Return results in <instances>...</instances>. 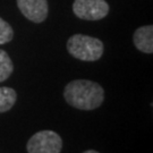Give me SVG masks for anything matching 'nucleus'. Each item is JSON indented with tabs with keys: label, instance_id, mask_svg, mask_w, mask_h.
I'll return each mask as SVG.
<instances>
[{
	"label": "nucleus",
	"instance_id": "f257e3e1",
	"mask_svg": "<svg viewBox=\"0 0 153 153\" xmlns=\"http://www.w3.org/2000/svg\"><path fill=\"white\" fill-rule=\"evenodd\" d=\"M64 98L66 102L78 110H94L104 100L103 88L88 79H75L65 86Z\"/></svg>",
	"mask_w": 153,
	"mask_h": 153
},
{
	"label": "nucleus",
	"instance_id": "f03ea898",
	"mask_svg": "<svg viewBox=\"0 0 153 153\" xmlns=\"http://www.w3.org/2000/svg\"><path fill=\"white\" fill-rule=\"evenodd\" d=\"M67 51L74 58L83 61H97L103 55L101 40L84 34H74L67 41Z\"/></svg>",
	"mask_w": 153,
	"mask_h": 153
},
{
	"label": "nucleus",
	"instance_id": "7ed1b4c3",
	"mask_svg": "<svg viewBox=\"0 0 153 153\" xmlns=\"http://www.w3.org/2000/svg\"><path fill=\"white\" fill-rule=\"evenodd\" d=\"M62 140L53 131H41L33 135L27 141L26 150L28 153H60Z\"/></svg>",
	"mask_w": 153,
	"mask_h": 153
},
{
	"label": "nucleus",
	"instance_id": "20e7f679",
	"mask_svg": "<svg viewBox=\"0 0 153 153\" xmlns=\"http://www.w3.org/2000/svg\"><path fill=\"white\" fill-rule=\"evenodd\" d=\"M73 11L81 19L99 21L108 15L109 5L105 0H75Z\"/></svg>",
	"mask_w": 153,
	"mask_h": 153
},
{
	"label": "nucleus",
	"instance_id": "39448f33",
	"mask_svg": "<svg viewBox=\"0 0 153 153\" xmlns=\"http://www.w3.org/2000/svg\"><path fill=\"white\" fill-rule=\"evenodd\" d=\"M19 10L27 19L33 23H42L48 16L47 0H17Z\"/></svg>",
	"mask_w": 153,
	"mask_h": 153
},
{
	"label": "nucleus",
	"instance_id": "423d86ee",
	"mask_svg": "<svg viewBox=\"0 0 153 153\" xmlns=\"http://www.w3.org/2000/svg\"><path fill=\"white\" fill-rule=\"evenodd\" d=\"M133 41L137 50L144 53H152L153 52V26L146 25L138 27L134 33Z\"/></svg>",
	"mask_w": 153,
	"mask_h": 153
},
{
	"label": "nucleus",
	"instance_id": "0eeeda50",
	"mask_svg": "<svg viewBox=\"0 0 153 153\" xmlns=\"http://www.w3.org/2000/svg\"><path fill=\"white\" fill-rule=\"evenodd\" d=\"M17 100V93L14 88H0V114L7 112L14 107Z\"/></svg>",
	"mask_w": 153,
	"mask_h": 153
},
{
	"label": "nucleus",
	"instance_id": "6e6552de",
	"mask_svg": "<svg viewBox=\"0 0 153 153\" xmlns=\"http://www.w3.org/2000/svg\"><path fill=\"white\" fill-rule=\"evenodd\" d=\"M14 71V65L9 55L0 49V83L6 81Z\"/></svg>",
	"mask_w": 153,
	"mask_h": 153
},
{
	"label": "nucleus",
	"instance_id": "1a4fd4ad",
	"mask_svg": "<svg viewBox=\"0 0 153 153\" xmlns=\"http://www.w3.org/2000/svg\"><path fill=\"white\" fill-rule=\"evenodd\" d=\"M13 38H14L13 27L0 17V44H5L10 42Z\"/></svg>",
	"mask_w": 153,
	"mask_h": 153
},
{
	"label": "nucleus",
	"instance_id": "9d476101",
	"mask_svg": "<svg viewBox=\"0 0 153 153\" xmlns=\"http://www.w3.org/2000/svg\"><path fill=\"white\" fill-rule=\"evenodd\" d=\"M83 153H100V152L95 151V150H88V151H85V152H83Z\"/></svg>",
	"mask_w": 153,
	"mask_h": 153
}]
</instances>
